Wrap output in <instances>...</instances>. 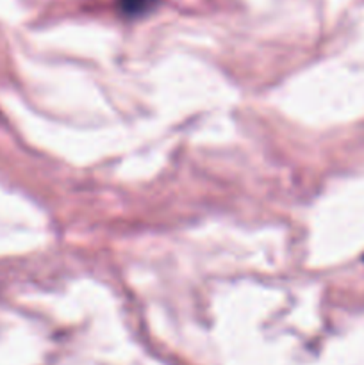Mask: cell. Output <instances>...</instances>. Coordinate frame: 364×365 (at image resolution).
<instances>
[{
	"label": "cell",
	"instance_id": "cell-1",
	"mask_svg": "<svg viewBox=\"0 0 364 365\" xmlns=\"http://www.w3.org/2000/svg\"><path fill=\"white\" fill-rule=\"evenodd\" d=\"M156 0H120V7L125 14H141L150 9Z\"/></svg>",
	"mask_w": 364,
	"mask_h": 365
}]
</instances>
